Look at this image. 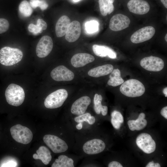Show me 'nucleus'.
I'll list each match as a JSON object with an SVG mask.
<instances>
[{
  "label": "nucleus",
  "mask_w": 167,
  "mask_h": 167,
  "mask_svg": "<svg viewBox=\"0 0 167 167\" xmlns=\"http://www.w3.org/2000/svg\"><path fill=\"white\" fill-rule=\"evenodd\" d=\"M23 56L19 49L5 46L0 50V63L6 66H12L20 62Z\"/></svg>",
  "instance_id": "nucleus-1"
},
{
  "label": "nucleus",
  "mask_w": 167,
  "mask_h": 167,
  "mask_svg": "<svg viewBox=\"0 0 167 167\" xmlns=\"http://www.w3.org/2000/svg\"><path fill=\"white\" fill-rule=\"evenodd\" d=\"M120 91L126 96L135 97L142 95L145 92V89L144 85L139 81L131 79L122 84Z\"/></svg>",
  "instance_id": "nucleus-2"
},
{
  "label": "nucleus",
  "mask_w": 167,
  "mask_h": 167,
  "mask_svg": "<svg viewBox=\"0 0 167 167\" xmlns=\"http://www.w3.org/2000/svg\"><path fill=\"white\" fill-rule=\"evenodd\" d=\"M5 96L7 102L15 106L21 105L25 97L23 88L14 84H11L7 87L5 91Z\"/></svg>",
  "instance_id": "nucleus-3"
},
{
  "label": "nucleus",
  "mask_w": 167,
  "mask_h": 167,
  "mask_svg": "<svg viewBox=\"0 0 167 167\" xmlns=\"http://www.w3.org/2000/svg\"><path fill=\"white\" fill-rule=\"evenodd\" d=\"M68 96L67 92L65 89H58L47 96L44 101V105L48 109L59 108L62 105Z\"/></svg>",
  "instance_id": "nucleus-4"
},
{
  "label": "nucleus",
  "mask_w": 167,
  "mask_h": 167,
  "mask_svg": "<svg viewBox=\"0 0 167 167\" xmlns=\"http://www.w3.org/2000/svg\"><path fill=\"white\" fill-rule=\"evenodd\" d=\"M10 132L13 138L19 143L27 144L33 138V134L30 130L20 124L12 126L10 129Z\"/></svg>",
  "instance_id": "nucleus-5"
},
{
  "label": "nucleus",
  "mask_w": 167,
  "mask_h": 167,
  "mask_svg": "<svg viewBox=\"0 0 167 167\" xmlns=\"http://www.w3.org/2000/svg\"><path fill=\"white\" fill-rule=\"evenodd\" d=\"M45 144L54 153H59L66 151L68 147L66 143L58 136L52 135H46L43 138Z\"/></svg>",
  "instance_id": "nucleus-6"
},
{
  "label": "nucleus",
  "mask_w": 167,
  "mask_h": 167,
  "mask_svg": "<svg viewBox=\"0 0 167 167\" xmlns=\"http://www.w3.org/2000/svg\"><path fill=\"white\" fill-rule=\"evenodd\" d=\"M136 144L138 147L144 153L150 154L156 148V144L151 136L147 133H142L137 137Z\"/></svg>",
  "instance_id": "nucleus-7"
},
{
  "label": "nucleus",
  "mask_w": 167,
  "mask_h": 167,
  "mask_svg": "<svg viewBox=\"0 0 167 167\" xmlns=\"http://www.w3.org/2000/svg\"><path fill=\"white\" fill-rule=\"evenodd\" d=\"M140 65L147 71L158 72L163 69L164 63L161 58L151 56L142 59L140 62Z\"/></svg>",
  "instance_id": "nucleus-8"
},
{
  "label": "nucleus",
  "mask_w": 167,
  "mask_h": 167,
  "mask_svg": "<svg viewBox=\"0 0 167 167\" xmlns=\"http://www.w3.org/2000/svg\"><path fill=\"white\" fill-rule=\"evenodd\" d=\"M155 28L151 26L142 28L134 32L131 37V41L135 44L142 43L150 39L155 33Z\"/></svg>",
  "instance_id": "nucleus-9"
},
{
  "label": "nucleus",
  "mask_w": 167,
  "mask_h": 167,
  "mask_svg": "<svg viewBox=\"0 0 167 167\" xmlns=\"http://www.w3.org/2000/svg\"><path fill=\"white\" fill-rule=\"evenodd\" d=\"M53 46L52 38L49 36H43L37 43L36 48L37 56L44 58L48 56L51 51Z\"/></svg>",
  "instance_id": "nucleus-10"
},
{
  "label": "nucleus",
  "mask_w": 167,
  "mask_h": 167,
  "mask_svg": "<svg viewBox=\"0 0 167 167\" xmlns=\"http://www.w3.org/2000/svg\"><path fill=\"white\" fill-rule=\"evenodd\" d=\"M105 144L102 140L94 139L86 142L83 146L84 152L88 155H95L103 152L105 148Z\"/></svg>",
  "instance_id": "nucleus-11"
},
{
  "label": "nucleus",
  "mask_w": 167,
  "mask_h": 167,
  "mask_svg": "<svg viewBox=\"0 0 167 167\" xmlns=\"http://www.w3.org/2000/svg\"><path fill=\"white\" fill-rule=\"evenodd\" d=\"M129 18L126 16L118 14L111 18L109 23L110 29L114 31H118L128 28L130 23Z\"/></svg>",
  "instance_id": "nucleus-12"
},
{
  "label": "nucleus",
  "mask_w": 167,
  "mask_h": 167,
  "mask_svg": "<svg viewBox=\"0 0 167 167\" xmlns=\"http://www.w3.org/2000/svg\"><path fill=\"white\" fill-rule=\"evenodd\" d=\"M50 75L54 80L57 81H70L74 77V73L62 65L58 66L54 69L51 72Z\"/></svg>",
  "instance_id": "nucleus-13"
},
{
  "label": "nucleus",
  "mask_w": 167,
  "mask_h": 167,
  "mask_svg": "<svg viewBox=\"0 0 167 167\" xmlns=\"http://www.w3.org/2000/svg\"><path fill=\"white\" fill-rule=\"evenodd\" d=\"M127 6L131 12L137 15L146 14L150 9L149 3L143 0H130Z\"/></svg>",
  "instance_id": "nucleus-14"
},
{
  "label": "nucleus",
  "mask_w": 167,
  "mask_h": 167,
  "mask_svg": "<svg viewBox=\"0 0 167 167\" xmlns=\"http://www.w3.org/2000/svg\"><path fill=\"white\" fill-rule=\"evenodd\" d=\"M91 102V99L88 96L79 98L72 104L71 109V113L77 116L84 114Z\"/></svg>",
  "instance_id": "nucleus-15"
},
{
  "label": "nucleus",
  "mask_w": 167,
  "mask_h": 167,
  "mask_svg": "<svg viewBox=\"0 0 167 167\" xmlns=\"http://www.w3.org/2000/svg\"><path fill=\"white\" fill-rule=\"evenodd\" d=\"M81 30V24L79 21H72L70 23L65 35L66 40L69 42L75 41L80 36Z\"/></svg>",
  "instance_id": "nucleus-16"
},
{
  "label": "nucleus",
  "mask_w": 167,
  "mask_h": 167,
  "mask_svg": "<svg viewBox=\"0 0 167 167\" xmlns=\"http://www.w3.org/2000/svg\"><path fill=\"white\" fill-rule=\"evenodd\" d=\"M94 57L88 53H79L74 55L71 59V63L75 67H83L93 62Z\"/></svg>",
  "instance_id": "nucleus-17"
},
{
  "label": "nucleus",
  "mask_w": 167,
  "mask_h": 167,
  "mask_svg": "<svg viewBox=\"0 0 167 167\" xmlns=\"http://www.w3.org/2000/svg\"><path fill=\"white\" fill-rule=\"evenodd\" d=\"M70 23V19L66 15H63L59 19L56 24L55 28L57 37H61L65 35Z\"/></svg>",
  "instance_id": "nucleus-18"
},
{
  "label": "nucleus",
  "mask_w": 167,
  "mask_h": 167,
  "mask_svg": "<svg viewBox=\"0 0 167 167\" xmlns=\"http://www.w3.org/2000/svg\"><path fill=\"white\" fill-rule=\"evenodd\" d=\"M92 49L94 54L99 57L103 58L108 56L112 59H115L117 57L115 52L107 46L94 45L92 46Z\"/></svg>",
  "instance_id": "nucleus-19"
},
{
  "label": "nucleus",
  "mask_w": 167,
  "mask_h": 167,
  "mask_svg": "<svg viewBox=\"0 0 167 167\" xmlns=\"http://www.w3.org/2000/svg\"><path fill=\"white\" fill-rule=\"evenodd\" d=\"M113 69V66L112 65L106 64L90 69L88 74L91 77H98L110 74Z\"/></svg>",
  "instance_id": "nucleus-20"
},
{
  "label": "nucleus",
  "mask_w": 167,
  "mask_h": 167,
  "mask_svg": "<svg viewBox=\"0 0 167 167\" xmlns=\"http://www.w3.org/2000/svg\"><path fill=\"white\" fill-rule=\"evenodd\" d=\"M34 154L33 157L35 159H40L45 165H47L51 161L52 156L49 150L44 146H40Z\"/></svg>",
  "instance_id": "nucleus-21"
},
{
  "label": "nucleus",
  "mask_w": 167,
  "mask_h": 167,
  "mask_svg": "<svg viewBox=\"0 0 167 167\" xmlns=\"http://www.w3.org/2000/svg\"><path fill=\"white\" fill-rule=\"evenodd\" d=\"M74 161L65 155L59 156L55 160L51 167H74Z\"/></svg>",
  "instance_id": "nucleus-22"
},
{
  "label": "nucleus",
  "mask_w": 167,
  "mask_h": 167,
  "mask_svg": "<svg viewBox=\"0 0 167 167\" xmlns=\"http://www.w3.org/2000/svg\"><path fill=\"white\" fill-rule=\"evenodd\" d=\"M109 75V79L107 82L109 85L116 87L121 84L124 80L121 77V72L118 69H113Z\"/></svg>",
  "instance_id": "nucleus-23"
},
{
  "label": "nucleus",
  "mask_w": 167,
  "mask_h": 167,
  "mask_svg": "<svg viewBox=\"0 0 167 167\" xmlns=\"http://www.w3.org/2000/svg\"><path fill=\"white\" fill-rule=\"evenodd\" d=\"M102 97L101 95L96 93L94 98V110L96 113L99 114L101 112L103 116H106L108 112V107L101 104Z\"/></svg>",
  "instance_id": "nucleus-24"
},
{
  "label": "nucleus",
  "mask_w": 167,
  "mask_h": 167,
  "mask_svg": "<svg viewBox=\"0 0 167 167\" xmlns=\"http://www.w3.org/2000/svg\"><path fill=\"white\" fill-rule=\"evenodd\" d=\"M47 28L46 22L43 19H37L36 25L30 24L28 27L29 31L35 35L41 33L43 30H46Z\"/></svg>",
  "instance_id": "nucleus-25"
},
{
  "label": "nucleus",
  "mask_w": 167,
  "mask_h": 167,
  "mask_svg": "<svg viewBox=\"0 0 167 167\" xmlns=\"http://www.w3.org/2000/svg\"><path fill=\"white\" fill-rule=\"evenodd\" d=\"M19 10L20 13L25 17L30 16L33 12V9L28 1L24 0L19 4Z\"/></svg>",
  "instance_id": "nucleus-26"
},
{
  "label": "nucleus",
  "mask_w": 167,
  "mask_h": 167,
  "mask_svg": "<svg viewBox=\"0 0 167 167\" xmlns=\"http://www.w3.org/2000/svg\"><path fill=\"white\" fill-rule=\"evenodd\" d=\"M98 22L95 20L88 21L85 24V28L87 32L89 33H93L98 29Z\"/></svg>",
  "instance_id": "nucleus-27"
},
{
  "label": "nucleus",
  "mask_w": 167,
  "mask_h": 167,
  "mask_svg": "<svg viewBox=\"0 0 167 167\" xmlns=\"http://www.w3.org/2000/svg\"><path fill=\"white\" fill-rule=\"evenodd\" d=\"M99 6L101 13L103 16L108 14V0H99Z\"/></svg>",
  "instance_id": "nucleus-28"
},
{
  "label": "nucleus",
  "mask_w": 167,
  "mask_h": 167,
  "mask_svg": "<svg viewBox=\"0 0 167 167\" xmlns=\"http://www.w3.org/2000/svg\"><path fill=\"white\" fill-rule=\"evenodd\" d=\"M9 27V22L7 19L4 18H0V34L6 32Z\"/></svg>",
  "instance_id": "nucleus-29"
},
{
  "label": "nucleus",
  "mask_w": 167,
  "mask_h": 167,
  "mask_svg": "<svg viewBox=\"0 0 167 167\" xmlns=\"http://www.w3.org/2000/svg\"><path fill=\"white\" fill-rule=\"evenodd\" d=\"M17 163L16 161L12 159H7L3 161L0 163V167H11L17 166Z\"/></svg>",
  "instance_id": "nucleus-30"
},
{
  "label": "nucleus",
  "mask_w": 167,
  "mask_h": 167,
  "mask_svg": "<svg viewBox=\"0 0 167 167\" xmlns=\"http://www.w3.org/2000/svg\"><path fill=\"white\" fill-rule=\"evenodd\" d=\"M91 116V114L89 113H84L75 117L74 120L77 123H82L84 122H88L89 118Z\"/></svg>",
  "instance_id": "nucleus-31"
},
{
  "label": "nucleus",
  "mask_w": 167,
  "mask_h": 167,
  "mask_svg": "<svg viewBox=\"0 0 167 167\" xmlns=\"http://www.w3.org/2000/svg\"><path fill=\"white\" fill-rule=\"evenodd\" d=\"M111 123L113 127L116 129H118L121 126V123L115 118H111Z\"/></svg>",
  "instance_id": "nucleus-32"
},
{
  "label": "nucleus",
  "mask_w": 167,
  "mask_h": 167,
  "mask_svg": "<svg viewBox=\"0 0 167 167\" xmlns=\"http://www.w3.org/2000/svg\"><path fill=\"white\" fill-rule=\"evenodd\" d=\"M41 0H30L29 4L32 8L35 9L40 6Z\"/></svg>",
  "instance_id": "nucleus-33"
},
{
  "label": "nucleus",
  "mask_w": 167,
  "mask_h": 167,
  "mask_svg": "<svg viewBox=\"0 0 167 167\" xmlns=\"http://www.w3.org/2000/svg\"><path fill=\"white\" fill-rule=\"evenodd\" d=\"M114 0H108V14L111 13L114 10V8L113 4Z\"/></svg>",
  "instance_id": "nucleus-34"
},
{
  "label": "nucleus",
  "mask_w": 167,
  "mask_h": 167,
  "mask_svg": "<svg viewBox=\"0 0 167 167\" xmlns=\"http://www.w3.org/2000/svg\"><path fill=\"white\" fill-rule=\"evenodd\" d=\"M108 167H122V165L119 162L113 161L110 162L108 165Z\"/></svg>",
  "instance_id": "nucleus-35"
},
{
  "label": "nucleus",
  "mask_w": 167,
  "mask_h": 167,
  "mask_svg": "<svg viewBox=\"0 0 167 167\" xmlns=\"http://www.w3.org/2000/svg\"><path fill=\"white\" fill-rule=\"evenodd\" d=\"M48 6V5L45 0H41V3L39 7L41 10H46Z\"/></svg>",
  "instance_id": "nucleus-36"
},
{
  "label": "nucleus",
  "mask_w": 167,
  "mask_h": 167,
  "mask_svg": "<svg viewBox=\"0 0 167 167\" xmlns=\"http://www.w3.org/2000/svg\"><path fill=\"white\" fill-rule=\"evenodd\" d=\"M161 115L166 119H167V106L163 108L161 111Z\"/></svg>",
  "instance_id": "nucleus-37"
},
{
  "label": "nucleus",
  "mask_w": 167,
  "mask_h": 167,
  "mask_svg": "<svg viewBox=\"0 0 167 167\" xmlns=\"http://www.w3.org/2000/svg\"><path fill=\"white\" fill-rule=\"evenodd\" d=\"M96 119L95 117L93 116H91L89 118L88 122L89 124L92 125L95 122Z\"/></svg>",
  "instance_id": "nucleus-38"
},
{
  "label": "nucleus",
  "mask_w": 167,
  "mask_h": 167,
  "mask_svg": "<svg viewBox=\"0 0 167 167\" xmlns=\"http://www.w3.org/2000/svg\"><path fill=\"white\" fill-rule=\"evenodd\" d=\"M155 163L153 161L149 162L145 166L146 167H154Z\"/></svg>",
  "instance_id": "nucleus-39"
},
{
  "label": "nucleus",
  "mask_w": 167,
  "mask_h": 167,
  "mask_svg": "<svg viewBox=\"0 0 167 167\" xmlns=\"http://www.w3.org/2000/svg\"><path fill=\"white\" fill-rule=\"evenodd\" d=\"M76 127L77 129L80 130L83 127V124L82 122H79L76 125Z\"/></svg>",
  "instance_id": "nucleus-40"
},
{
  "label": "nucleus",
  "mask_w": 167,
  "mask_h": 167,
  "mask_svg": "<svg viewBox=\"0 0 167 167\" xmlns=\"http://www.w3.org/2000/svg\"><path fill=\"white\" fill-rule=\"evenodd\" d=\"M161 2L163 4L165 7L167 8V0H161Z\"/></svg>",
  "instance_id": "nucleus-41"
},
{
  "label": "nucleus",
  "mask_w": 167,
  "mask_h": 167,
  "mask_svg": "<svg viewBox=\"0 0 167 167\" xmlns=\"http://www.w3.org/2000/svg\"><path fill=\"white\" fill-rule=\"evenodd\" d=\"M163 92L164 94L165 95L166 97L167 96V87H166L165 88L163 91Z\"/></svg>",
  "instance_id": "nucleus-42"
},
{
  "label": "nucleus",
  "mask_w": 167,
  "mask_h": 167,
  "mask_svg": "<svg viewBox=\"0 0 167 167\" xmlns=\"http://www.w3.org/2000/svg\"><path fill=\"white\" fill-rule=\"evenodd\" d=\"M154 167H160L161 165L159 163H155L154 165Z\"/></svg>",
  "instance_id": "nucleus-43"
},
{
  "label": "nucleus",
  "mask_w": 167,
  "mask_h": 167,
  "mask_svg": "<svg viewBox=\"0 0 167 167\" xmlns=\"http://www.w3.org/2000/svg\"><path fill=\"white\" fill-rule=\"evenodd\" d=\"M165 41L167 42V34H166V35L165 36Z\"/></svg>",
  "instance_id": "nucleus-44"
},
{
  "label": "nucleus",
  "mask_w": 167,
  "mask_h": 167,
  "mask_svg": "<svg viewBox=\"0 0 167 167\" xmlns=\"http://www.w3.org/2000/svg\"><path fill=\"white\" fill-rule=\"evenodd\" d=\"M80 0H73V1L75 2H77L79 1Z\"/></svg>",
  "instance_id": "nucleus-45"
}]
</instances>
